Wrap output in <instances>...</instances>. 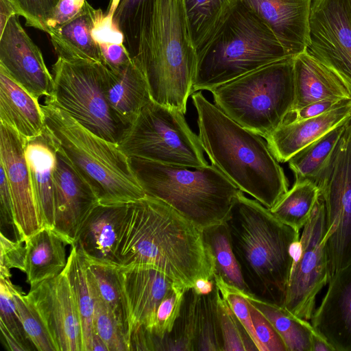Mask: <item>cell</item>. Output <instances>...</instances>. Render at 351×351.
<instances>
[{"instance_id": "6da1fadb", "label": "cell", "mask_w": 351, "mask_h": 351, "mask_svg": "<svg viewBox=\"0 0 351 351\" xmlns=\"http://www.w3.org/2000/svg\"><path fill=\"white\" fill-rule=\"evenodd\" d=\"M115 253L119 265L154 268L184 289L213 280L215 259L202 230L149 195L127 204Z\"/></svg>"}, {"instance_id": "7a4b0ae2", "label": "cell", "mask_w": 351, "mask_h": 351, "mask_svg": "<svg viewBox=\"0 0 351 351\" xmlns=\"http://www.w3.org/2000/svg\"><path fill=\"white\" fill-rule=\"evenodd\" d=\"M225 222L250 295L283 307L300 230L280 221L241 190Z\"/></svg>"}, {"instance_id": "3957f363", "label": "cell", "mask_w": 351, "mask_h": 351, "mask_svg": "<svg viewBox=\"0 0 351 351\" xmlns=\"http://www.w3.org/2000/svg\"><path fill=\"white\" fill-rule=\"evenodd\" d=\"M191 98L198 136L211 165L242 192L271 209L289 190V181L267 143L233 121L202 91Z\"/></svg>"}, {"instance_id": "277c9868", "label": "cell", "mask_w": 351, "mask_h": 351, "mask_svg": "<svg viewBox=\"0 0 351 351\" xmlns=\"http://www.w3.org/2000/svg\"><path fill=\"white\" fill-rule=\"evenodd\" d=\"M133 59L147 80L152 99L185 114L197 52L182 0L147 1Z\"/></svg>"}, {"instance_id": "5b68a950", "label": "cell", "mask_w": 351, "mask_h": 351, "mask_svg": "<svg viewBox=\"0 0 351 351\" xmlns=\"http://www.w3.org/2000/svg\"><path fill=\"white\" fill-rule=\"evenodd\" d=\"M41 108L54 145L93 187L100 204H128L146 195L118 144L95 134L47 99Z\"/></svg>"}, {"instance_id": "8992f818", "label": "cell", "mask_w": 351, "mask_h": 351, "mask_svg": "<svg viewBox=\"0 0 351 351\" xmlns=\"http://www.w3.org/2000/svg\"><path fill=\"white\" fill-rule=\"evenodd\" d=\"M269 27L240 0L197 54L192 94L214 89L289 58Z\"/></svg>"}, {"instance_id": "52a82bcc", "label": "cell", "mask_w": 351, "mask_h": 351, "mask_svg": "<svg viewBox=\"0 0 351 351\" xmlns=\"http://www.w3.org/2000/svg\"><path fill=\"white\" fill-rule=\"evenodd\" d=\"M130 160L147 195L165 202L201 230L225 221L239 191L213 165L189 168Z\"/></svg>"}, {"instance_id": "ba28073f", "label": "cell", "mask_w": 351, "mask_h": 351, "mask_svg": "<svg viewBox=\"0 0 351 351\" xmlns=\"http://www.w3.org/2000/svg\"><path fill=\"white\" fill-rule=\"evenodd\" d=\"M293 58L273 62L211 90L214 104L263 138L285 121L295 99Z\"/></svg>"}, {"instance_id": "9c48e42d", "label": "cell", "mask_w": 351, "mask_h": 351, "mask_svg": "<svg viewBox=\"0 0 351 351\" xmlns=\"http://www.w3.org/2000/svg\"><path fill=\"white\" fill-rule=\"evenodd\" d=\"M108 70L100 62L58 57L52 66L53 89L46 99L95 134L119 144L128 127L108 102Z\"/></svg>"}, {"instance_id": "30bf717a", "label": "cell", "mask_w": 351, "mask_h": 351, "mask_svg": "<svg viewBox=\"0 0 351 351\" xmlns=\"http://www.w3.org/2000/svg\"><path fill=\"white\" fill-rule=\"evenodd\" d=\"M118 145L129 158L189 168L208 165L199 136L184 114L153 100L141 110Z\"/></svg>"}, {"instance_id": "8fae6325", "label": "cell", "mask_w": 351, "mask_h": 351, "mask_svg": "<svg viewBox=\"0 0 351 351\" xmlns=\"http://www.w3.org/2000/svg\"><path fill=\"white\" fill-rule=\"evenodd\" d=\"M311 180L318 187L325 206L331 277L351 264V119L327 161Z\"/></svg>"}, {"instance_id": "7c38bea8", "label": "cell", "mask_w": 351, "mask_h": 351, "mask_svg": "<svg viewBox=\"0 0 351 351\" xmlns=\"http://www.w3.org/2000/svg\"><path fill=\"white\" fill-rule=\"evenodd\" d=\"M326 232L325 206L319 195L303 227L283 306L306 320L313 314L317 293L330 278Z\"/></svg>"}, {"instance_id": "4fadbf2b", "label": "cell", "mask_w": 351, "mask_h": 351, "mask_svg": "<svg viewBox=\"0 0 351 351\" xmlns=\"http://www.w3.org/2000/svg\"><path fill=\"white\" fill-rule=\"evenodd\" d=\"M307 51L351 89V2L313 0Z\"/></svg>"}, {"instance_id": "5bb4252c", "label": "cell", "mask_w": 351, "mask_h": 351, "mask_svg": "<svg viewBox=\"0 0 351 351\" xmlns=\"http://www.w3.org/2000/svg\"><path fill=\"white\" fill-rule=\"evenodd\" d=\"M26 297L40 316L58 351H83L80 315L65 269L57 276L30 287Z\"/></svg>"}, {"instance_id": "9a60e30c", "label": "cell", "mask_w": 351, "mask_h": 351, "mask_svg": "<svg viewBox=\"0 0 351 351\" xmlns=\"http://www.w3.org/2000/svg\"><path fill=\"white\" fill-rule=\"evenodd\" d=\"M25 144L16 131L0 123V165L11 192L15 234L24 242L44 227L25 158Z\"/></svg>"}, {"instance_id": "2e32d148", "label": "cell", "mask_w": 351, "mask_h": 351, "mask_svg": "<svg viewBox=\"0 0 351 351\" xmlns=\"http://www.w3.org/2000/svg\"><path fill=\"white\" fill-rule=\"evenodd\" d=\"M117 276L127 319V339L140 330L152 334L162 300L176 285L160 271L145 266L119 265Z\"/></svg>"}, {"instance_id": "e0dca14e", "label": "cell", "mask_w": 351, "mask_h": 351, "mask_svg": "<svg viewBox=\"0 0 351 351\" xmlns=\"http://www.w3.org/2000/svg\"><path fill=\"white\" fill-rule=\"evenodd\" d=\"M19 14L12 15L0 34V66L37 99L49 97L53 89L40 49L23 28Z\"/></svg>"}, {"instance_id": "ac0fdd59", "label": "cell", "mask_w": 351, "mask_h": 351, "mask_svg": "<svg viewBox=\"0 0 351 351\" xmlns=\"http://www.w3.org/2000/svg\"><path fill=\"white\" fill-rule=\"evenodd\" d=\"M99 204L93 187L57 149L53 229L73 246L84 222Z\"/></svg>"}, {"instance_id": "d6986e66", "label": "cell", "mask_w": 351, "mask_h": 351, "mask_svg": "<svg viewBox=\"0 0 351 351\" xmlns=\"http://www.w3.org/2000/svg\"><path fill=\"white\" fill-rule=\"evenodd\" d=\"M271 30L287 54L307 51L313 0H240Z\"/></svg>"}, {"instance_id": "ffe728a7", "label": "cell", "mask_w": 351, "mask_h": 351, "mask_svg": "<svg viewBox=\"0 0 351 351\" xmlns=\"http://www.w3.org/2000/svg\"><path fill=\"white\" fill-rule=\"evenodd\" d=\"M328 284L311 324L335 351H351V264L336 271Z\"/></svg>"}, {"instance_id": "44dd1931", "label": "cell", "mask_w": 351, "mask_h": 351, "mask_svg": "<svg viewBox=\"0 0 351 351\" xmlns=\"http://www.w3.org/2000/svg\"><path fill=\"white\" fill-rule=\"evenodd\" d=\"M351 119V100L317 117L281 124L265 138L279 162L288 160L301 149Z\"/></svg>"}, {"instance_id": "7402d4cb", "label": "cell", "mask_w": 351, "mask_h": 351, "mask_svg": "<svg viewBox=\"0 0 351 351\" xmlns=\"http://www.w3.org/2000/svg\"><path fill=\"white\" fill-rule=\"evenodd\" d=\"M126 206L99 204L90 212L73 245L86 260L119 266L115 252Z\"/></svg>"}, {"instance_id": "603a6c76", "label": "cell", "mask_w": 351, "mask_h": 351, "mask_svg": "<svg viewBox=\"0 0 351 351\" xmlns=\"http://www.w3.org/2000/svg\"><path fill=\"white\" fill-rule=\"evenodd\" d=\"M295 99L291 110L326 99L351 100V89L335 72L306 51L293 58Z\"/></svg>"}, {"instance_id": "cb8c5ba5", "label": "cell", "mask_w": 351, "mask_h": 351, "mask_svg": "<svg viewBox=\"0 0 351 351\" xmlns=\"http://www.w3.org/2000/svg\"><path fill=\"white\" fill-rule=\"evenodd\" d=\"M0 123L16 131L26 142L42 134L45 122L38 99L0 66Z\"/></svg>"}, {"instance_id": "d4e9b609", "label": "cell", "mask_w": 351, "mask_h": 351, "mask_svg": "<svg viewBox=\"0 0 351 351\" xmlns=\"http://www.w3.org/2000/svg\"><path fill=\"white\" fill-rule=\"evenodd\" d=\"M99 8L86 0L81 11L73 19L49 32L58 57L71 60H88L105 64L93 29L104 17Z\"/></svg>"}, {"instance_id": "484cf974", "label": "cell", "mask_w": 351, "mask_h": 351, "mask_svg": "<svg viewBox=\"0 0 351 351\" xmlns=\"http://www.w3.org/2000/svg\"><path fill=\"white\" fill-rule=\"evenodd\" d=\"M25 155L44 227L54 226V171L57 149L45 128L25 142Z\"/></svg>"}, {"instance_id": "4316f807", "label": "cell", "mask_w": 351, "mask_h": 351, "mask_svg": "<svg viewBox=\"0 0 351 351\" xmlns=\"http://www.w3.org/2000/svg\"><path fill=\"white\" fill-rule=\"evenodd\" d=\"M105 93L110 108L128 128L152 100L147 80L133 58L118 69H108Z\"/></svg>"}, {"instance_id": "83f0119b", "label": "cell", "mask_w": 351, "mask_h": 351, "mask_svg": "<svg viewBox=\"0 0 351 351\" xmlns=\"http://www.w3.org/2000/svg\"><path fill=\"white\" fill-rule=\"evenodd\" d=\"M27 282L30 287L59 275L66 267L69 242L54 229L43 227L25 241Z\"/></svg>"}, {"instance_id": "f1b7e54d", "label": "cell", "mask_w": 351, "mask_h": 351, "mask_svg": "<svg viewBox=\"0 0 351 351\" xmlns=\"http://www.w3.org/2000/svg\"><path fill=\"white\" fill-rule=\"evenodd\" d=\"M192 43L197 54L224 22L237 0H182Z\"/></svg>"}, {"instance_id": "f546056e", "label": "cell", "mask_w": 351, "mask_h": 351, "mask_svg": "<svg viewBox=\"0 0 351 351\" xmlns=\"http://www.w3.org/2000/svg\"><path fill=\"white\" fill-rule=\"evenodd\" d=\"M71 247L65 269L80 315L83 351H91L94 296L87 274L86 260L76 246Z\"/></svg>"}, {"instance_id": "4dcf8cb0", "label": "cell", "mask_w": 351, "mask_h": 351, "mask_svg": "<svg viewBox=\"0 0 351 351\" xmlns=\"http://www.w3.org/2000/svg\"><path fill=\"white\" fill-rule=\"evenodd\" d=\"M243 295L269 321L283 340L287 351H311V338L314 327L285 308Z\"/></svg>"}, {"instance_id": "1f68e13d", "label": "cell", "mask_w": 351, "mask_h": 351, "mask_svg": "<svg viewBox=\"0 0 351 351\" xmlns=\"http://www.w3.org/2000/svg\"><path fill=\"white\" fill-rule=\"evenodd\" d=\"M202 236L215 259V274L226 284L250 295L232 247L226 222L204 228Z\"/></svg>"}, {"instance_id": "d6a6232c", "label": "cell", "mask_w": 351, "mask_h": 351, "mask_svg": "<svg viewBox=\"0 0 351 351\" xmlns=\"http://www.w3.org/2000/svg\"><path fill=\"white\" fill-rule=\"evenodd\" d=\"M319 197V189L313 181L295 182L269 210L280 221L300 230L308 220Z\"/></svg>"}, {"instance_id": "836d02e7", "label": "cell", "mask_w": 351, "mask_h": 351, "mask_svg": "<svg viewBox=\"0 0 351 351\" xmlns=\"http://www.w3.org/2000/svg\"><path fill=\"white\" fill-rule=\"evenodd\" d=\"M348 121L307 145L288 160L295 182L311 180L318 173L332 154Z\"/></svg>"}, {"instance_id": "e575fe53", "label": "cell", "mask_w": 351, "mask_h": 351, "mask_svg": "<svg viewBox=\"0 0 351 351\" xmlns=\"http://www.w3.org/2000/svg\"><path fill=\"white\" fill-rule=\"evenodd\" d=\"M194 350L223 351L215 287L207 295L197 293L194 313Z\"/></svg>"}, {"instance_id": "d590c367", "label": "cell", "mask_w": 351, "mask_h": 351, "mask_svg": "<svg viewBox=\"0 0 351 351\" xmlns=\"http://www.w3.org/2000/svg\"><path fill=\"white\" fill-rule=\"evenodd\" d=\"M86 262L88 278L94 284L100 297L116 316L127 338L128 324L117 272V266L87 260Z\"/></svg>"}, {"instance_id": "8d00e7d4", "label": "cell", "mask_w": 351, "mask_h": 351, "mask_svg": "<svg viewBox=\"0 0 351 351\" xmlns=\"http://www.w3.org/2000/svg\"><path fill=\"white\" fill-rule=\"evenodd\" d=\"M148 0H112V21L123 36V45L134 58L137 53L141 23Z\"/></svg>"}, {"instance_id": "74e56055", "label": "cell", "mask_w": 351, "mask_h": 351, "mask_svg": "<svg viewBox=\"0 0 351 351\" xmlns=\"http://www.w3.org/2000/svg\"><path fill=\"white\" fill-rule=\"evenodd\" d=\"M10 287L24 330L35 349L38 351H58L47 327L26 294L12 282Z\"/></svg>"}, {"instance_id": "f35d334b", "label": "cell", "mask_w": 351, "mask_h": 351, "mask_svg": "<svg viewBox=\"0 0 351 351\" xmlns=\"http://www.w3.org/2000/svg\"><path fill=\"white\" fill-rule=\"evenodd\" d=\"M88 280L94 296L93 332L102 339L108 347V351H129L123 328L114 314L100 297L89 278Z\"/></svg>"}, {"instance_id": "ab89813d", "label": "cell", "mask_w": 351, "mask_h": 351, "mask_svg": "<svg viewBox=\"0 0 351 351\" xmlns=\"http://www.w3.org/2000/svg\"><path fill=\"white\" fill-rule=\"evenodd\" d=\"M216 308L223 351L258 350L247 330L215 286Z\"/></svg>"}, {"instance_id": "60d3db41", "label": "cell", "mask_w": 351, "mask_h": 351, "mask_svg": "<svg viewBox=\"0 0 351 351\" xmlns=\"http://www.w3.org/2000/svg\"><path fill=\"white\" fill-rule=\"evenodd\" d=\"M186 290L176 286L158 307L152 334L160 340V343L171 331L180 315Z\"/></svg>"}, {"instance_id": "b9f144b4", "label": "cell", "mask_w": 351, "mask_h": 351, "mask_svg": "<svg viewBox=\"0 0 351 351\" xmlns=\"http://www.w3.org/2000/svg\"><path fill=\"white\" fill-rule=\"evenodd\" d=\"M10 278H0V323L3 324L8 330L28 350H32L20 317L17 312L12 297Z\"/></svg>"}, {"instance_id": "7bdbcfd3", "label": "cell", "mask_w": 351, "mask_h": 351, "mask_svg": "<svg viewBox=\"0 0 351 351\" xmlns=\"http://www.w3.org/2000/svg\"><path fill=\"white\" fill-rule=\"evenodd\" d=\"M17 14L23 16L26 25L47 32V23L52 16L59 0H9Z\"/></svg>"}, {"instance_id": "ee69618b", "label": "cell", "mask_w": 351, "mask_h": 351, "mask_svg": "<svg viewBox=\"0 0 351 351\" xmlns=\"http://www.w3.org/2000/svg\"><path fill=\"white\" fill-rule=\"evenodd\" d=\"M0 274L1 278H10V269H18L23 272L25 270V242L16 239L12 241L3 232L0 234Z\"/></svg>"}, {"instance_id": "f6af8a7d", "label": "cell", "mask_w": 351, "mask_h": 351, "mask_svg": "<svg viewBox=\"0 0 351 351\" xmlns=\"http://www.w3.org/2000/svg\"><path fill=\"white\" fill-rule=\"evenodd\" d=\"M247 301L253 326L262 351H287L283 340L269 321Z\"/></svg>"}, {"instance_id": "bcb514c9", "label": "cell", "mask_w": 351, "mask_h": 351, "mask_svg": "<svg viewBox=\"0 0 351 351\" xmlns=\"http://www.w3.org/2000/svg\"><path fill=\"white\" fill-rule=\"evenodd\" d=\"M345 101L346 100L326 99L311 103L299 109L291 110L282 123L298 121L319 116L339 106Z\"/></svg>"}, {"instance_id": "7dc6e473", "label": "cell", "mask_w": 351, "mask_h": 351, "mask_svg": "<svg viewBox=\"0 0 351 351\" xmlns=\"http://www.w3.org/2000/svg\"><path fill=\"white\" fill-rule=\"evenodd\" d=\"M86 0H59L52 16L47 23V33L60 27L75 17Z\"/></svg>"}, {"instance_id": "c3c4849f", "label": "cell", "mask_w": 351, "mask_h": 351, "mask_svg": "<svg viewBox=\"0 0 351 351\" xmlns=\"http://www.w3.org/2000/svg\"><path fill=\"white\" fill-rule=\"evenodd\" d=\"M99 46L105 64L110 70L118 69L132 59L123 43H101Z\"/></svg>"}, {"instance_id": "681fc988", "label": "cell", "mask_w": 351, "mask_h": 351, "mask_svg": "<svg viewBox=\"0 0 351 351\" xmlns=\"http://www.w3.org/2000/svg\"><path fill=\"white\" fill-rule=\"evenodd\" d=\"M0 211L1 223L12 226L15 232L13 203L11 192L3 167L0 165Z\"/></svg>"}, {"instance_id": "f907efd6", "label": "cell", "mask_w": 351, "mask_h": 351, "mask_svg": "<svg viewBox=\"0 0 351 351\" xmlns=\"http://www.w3.org/2000/svg\"><path fill=\"white\" fill-rule=\"evenodd\" d=\"M311 351H335L327 339L315 328L311 338Z\"/></svg>"}, {"instance_id": "816d5d0a", "label": "cell", "mask_w": 351, "mask_h": 351, "mask_svg": "<svg viewBox=\"0 0 351 351\" xmlns=\"http://www.w3.org/2000/svg\"><path fill=\"white\" fill-rule=\"evenodd\" d=\"M16 14H18L9 0H0V34L3 32L10 18Z\"/></svg>"}, {"instance_id": "f5cc1de1", "label": "cell", "mask_w": 351, "mask_h": 351, "mask_svg": "<svg viewBox=\"0 0 351 351\" xmlns=\"http://www.w3.org/2000/svg\"><path fill=\"white\" fill-rule=\"evenodd\" d=\"M0 329L10 350L28 351V349L23 343H21L1 323H0Z\"/></svg>"}, {"instance_id": "db71d44e", "label": "cell", "mask_w": 351, "mask_h": 351, "mask_svg": "<svg viewBox=\"0 0 351 351\" xmlns=\"http://www.w3.org/2000/svg\"><path fill=\"white\" fill-rule=\"evenodd\" d=\"M193 288L197 294L207 295L213 291L215 282L210 279L199 278L195 282Z\"/></svg>"}, {"instance_id": "11a10c76", "label": "cell", "mask_w": 351, "mask_h": 351, "mask_svg": "<svg viewBox=\"0 0 351 351\" xmlns=\"http://www.w3.org/2000/svg\"><path fill=\"white\" fill-rule=\"evenodd\" d=\"M350 2H351V0H350Z\"/></svg>"}]
</instances>
